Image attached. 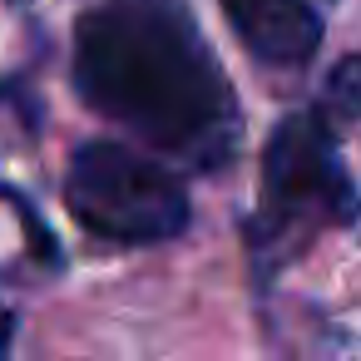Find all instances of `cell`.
Returning <instances> with one entry per match:
<instances>
[{"label":"cell","instance_id":"1","mask_svg":"<svg viewBox=\"0 0 361 361\" xmlns=\"http://www.w3.org/2000/svg\"><path fill=\"white\" fill-rule=\"evenodd\" d=\"M75 85L90 109L159 154L218 169L238 149V104L183 0H104L75 30Z\"/></svg>","mask_w":361,"mask_h":361},{"label":"cell","instance_id":"2","mask_svg":"<svg viewBox=\"0 0 361 361\" xmlns=\"http://www.w3.org/2000/svg\"><path fill=\"white\" fill-rule=\"evenodd\" d=\"M70 213L109 243H169L188 228L183 183L129 144H85L65 178Z\"/></svg>","mask_w":361,"mask_h":361},{"label":"cell","instance_id":"3","mask_svg":"<svg viewBox=\"0 0 361 361\" xmlns=\"http://www.w3.org/2000/svg\"><path fill=\"white\" fill-rule=\"evenodd\" d=\"M356 218V188L341 169L336 139L322 114H292L272 129L262 154V243L307 238L317 228H341Z\"/></svg>","mask_w":361,"mask_h":361},{"label":"cell","instance_id":"4","mask_svg":"<svg viewBox=\"0 0 361 361\" xmlns=\"http://www.w3.org/2000/svg\"><path fill=\"white\" fill-rule=\"evenodd\" d=\"M223 16L267 65H302L322 45V20L307 0H223Z\"/></svg>","mask_w":361,"mask_h":361},{"label":"cell","instance_id":"5","mask_svg":"<svg viewBox=\"0 0 361 361\" xmlns=\"http://www.w3.org/2000/svg\"><path fill=\"white\" fill-rule=\"evenodd\" d=\"M317 114H322L326 129H346V124L361 119V55H346V60L331 65L326 94H322Z\"/></svg>","mask_w":361,"mask_h":361}]
</instances>
